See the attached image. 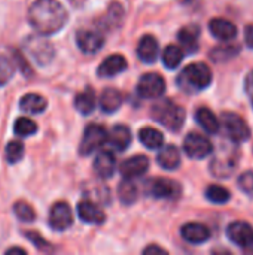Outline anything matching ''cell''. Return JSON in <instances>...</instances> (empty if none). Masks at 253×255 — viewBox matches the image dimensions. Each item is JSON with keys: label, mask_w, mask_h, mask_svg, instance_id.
I'll return each instance as SVG.
<instances>
[{"label": "cell", "mask_w": 253, "mask_h": 255, "mask_svg": "<svg viewBox=\"0 0 253 255\" xmlns=\"http://www.w3.org/2000/svg\"><path fill=\"white\" fill-rule=\"evenodd\" d=\"M239 187L243 193L253 196V172H246L239 178Z\"/></svg>", "instance_id": "38"}, {"label": "cell", "mask_w": 253, "mask_h": 255, "mask_svg": "<svg viewBox=\"0 0 253 255\" xmlns=\"http://www.w3.org/2000/svg\"><path fill=\"white\" fill-rule=\"evenodd\" d=\"M13 133L18 137H30L37 133V124L28 117H19L15 120Z\"/></svg>", "instance_id": "31"}, {"label": "cell", "mask_w": 253, "mask_h": 255, "mask_svg": "<svg viewBox=\"0 0 253 255\" xmlns=\"http://www.w3.org/2000/svg\"><path fill=\"white\" fill-rule=\"evenodd\" d=\"M27 16L30 25L43 36L58 33L69 19L66 7L57 0H34Z\"/></svg>", "instance_id": "1"}, {"label": "cell", "mask_w": 253, "mask_h": 255, "mask_svg": "<svg viewBox=\"0 0 253 255\" xmlns=\"http://www.w3.org/2000/svg\"><path fill=\"white\" fill-rule=\"evenodd\" d=\"M76 45L84 54H95L104 45V37L97 30H79L76 33Z\"/></svg>", "instance_id": "12"}, {"label": "cell", "mask_w": 253, "mask_h": 255, "mask_svg": "<svg viewBox=\"0 0 253 255\" xmlns=\"http://www.w3.org/2000/svg\"><path fill=\"white\" fill-rule=\"evenodd\" d=\"M13 57H15V61H16V63H21V66H19V70H21V72H22V73H24V75L28 78V76H30L33 72H31V67L28 66L27 60L24 58V55H22L21 52H18V51H16V52L13 54Z\"/></svg>", "instance_id": "40"}, {"label": "cell", "mask_w": 253, "mask_h": 255, "mask_svg": "<svg viewBox=\"0 0 253 255\" xmlns=\"http://www.w3.org/2000/svg\"><path fill=\"white\" fill-rule=\"evenodd\" d=\"M177 37H179V43L182 49L188 54H194L198 49L200 28L197 25H188L179 31Z\"/></svg>", "instance_id": "22"}, {"label": "cell", "mask_w": 253, "mask_h": 255, "mask_svg": "<svg viewBox=\"0 0 253 255\" xmlns=\"http://www.w3.org/2000/svg\"><path fill=\"white\" fill-rule=\"evenodd\" d=\"M109 131L100 126V124H89L82 136L81 145H79V152L81 155H89L100 149L104 143H107Z\"/></svg>", "instance_id": "5"}, {"label": "cell", "mask_w": 253, "mask_h": 255, "mask_svg": "<svg viewBox=\"0 0 253 255\" xmlns=\"http://www.w3.org/2000/svg\"><path fill=\"white\" fill-rule=\"evenodd\" d=\"M143 254L145 255H155V254H166V250H163L161 247L158 245H149L148 248L143 250Z\"/></svg>", "instance_id": "42"}, {"label": "cell", "mask_w": 253, "mask_h": 255, "mask_svg": "<svg viewBox=\"0 0 253 255\" xmlns=\"http://www.w3.org/2000/svg\"><path fill=\"white\" fill-rule=\"evenodd\" d=\"M139 139L148 149H160L164 143L161 131H158L154 127H143L139 131Z\"/></svg>", "instance_id": "28"}, {"label": "cell", "mask_w": 253, "mask_h": 255, "mask_svg": "<svg viewBox=\"0 0 253 255\" xmlns=\"http://www.w3.org/2000/svg\"><path fill=\"white\" fill-rule=\"evenodd\" d=\"M245 88H246V93L253 99V70L248 73L246 76V81H245Z\"/></svg>", "instance_id": "43"}, {"label": "cell", "mask_w": 253, "mask_h": 255, "mask_svg": "<svg viewBox=\"0 0 253 255\" xmlns=\"http://www.w3.org/2000/svg\"><path fill=\"white\" fill-rule=\"evenodd\" d=\"M107 143L110 145L112 149L115 151H125L130 143H131V131L127 126H115L110 131H109V137H107Z\"/></svg>", "instance_id": "19"}, {"label": "cell", "mask_w": 253, "mask_h": 255, "mask_svg": "<svg viewBox=\"0 0 253 255\" xmlns=\"http://www.w3.org/2000/svg\"><path fill=\"white\" fill-rule=\"evenodd\" d=\"M19 108L25 114H42L48 108V102L37 93H27L21 97Z\"/></svg>", "instance_id": "23"}, {"label": "cell", "mask_w": 253, "mask_h": 255, "mask_svg": "<svg viewBox=\"0 0 253 255\" xmlns=\"http://www.w3.org/2000/svg\"><path fill=\"white\" fill-rule=\"evenodd\" d=\"M157 161L163 169L174 170L180 166V152L174 145H167L164 148H160Z\"/></svg>", "instance_id": "24"}, {"label": "cell", "mask_w": 253, "mask_h": 255, "mask_svg": "<svg viewBox=\"0 0 253 255\" xmlns=\"http://www.w3.org/2000/svg\"><path fill=\"white\" fill-rule=\"evenodd\" d=\"M122 105V94L116 88H106L100 96V108L106 114H113Z\"/></svg>", "instance_id": "25"}, {"label": "cell", "mask_w": 253, "mask_h": 255, "mask_svg": "<svg viewBox=\"0 0 253 255\" xmlns=\"http://www.w3.org/2000/svg\"><path fill=\"white\" fill-rule=\"evenodd\" d=\"M137 55L143 63H154L158 57V42L154 36L146 34L140 39L137 45Z\"/></svg>", "instance_id": "21"}, {"label": "cell", "mask_w": 253, "mask_h": 255, "mask_svg": "<svg viewBox=\"0 0 253 255\" xmlns=\"http://www.w3.org/2000/svg\"><path fill=\"white\" fill-rule=\"evenodd\" d=\"M22 49L37 66H46L55 57V49L52 43L46 40L43 34L27 36L22 42Z\"/></svg>", "instance_id": "4"}, {"label": "cell", "mask_w": 253, "mask_h": 255, "mask_svg": "<svg viewBox=\"0 0 253 255\" xmlns=\"http://www.w3.org/2000/svg\"><path fill=\"white\" fill-rule=\"evenodd\" d=\"M182 238L191 244H203L210 238V232L204 224L200 223H188L180 229Z\"/></svg>", "instance_id": "20"}, {"label": "cell", "mask_w": 253, "mask_h": 255, "mask_svg": "<svg viewBox=\"0 0 253 255\" xmlns=\"http://www.w3.org/2000/svg\"><path fill=\"white\" fill-rule=\"evenodd\" d=\"M206 197L212 202V203H227L230 200V191L221 185H209L206 190Z\"/></svg>", "instance_id": "34"}, {"label": "cell", "mask_w": 253, "mask_h": 255, "mask_svg": "<svg viewBox=\"0 0 253 255\" xmlns=\"http://www.w3.org/2000/svg\"><path fill=\"white\" fill-rule=\"evenodd\" d=\"M237 166V152L236 149H221L210 163L212 175L218 178L230 176Z\"/></svg>", "instance_id": "8"}, {"label": "cell", "mask_w": 253, "mask_h": 255, "mask_svg": "<svg viewBox=\"0 0 253 255\" xmlns=\"http://www.w3.org/2000/svg\"><path fill=\"white\" fill-rule=\"evenodd\" d=\"M13 214L16 215L18 220L24 223H33L36 220V212L31 205H28L24 200H19L13 205Z\"/></svg>", "instance_id": "33"}, {"label": "cell", "mask_w": 253, "mask_h": 255, "mask_svg": "<svg viewBox=\"0 0 253 255\" xmlns=\"http://www.w3.org/2000/svg\"><path fill=\"white\" fill-rule=\"evenodd\" d=\"M95 105H97V97L94 90L91 88H85L82 93H79L75 97V108L82 115H89L95 109Z\"/></svg>", "instance_id": "27"}, {"label": "cell", "mask_w": 253, "mask_h": 255, "mask_svg": "<svg viewBox=\"0 0 253 255\" xmlns=\"http://www.w3.org/2000/svg\"><path fill=\"white\" fill-rule=\"evenodd\" d=\"M183 149H185V152H186V155L189 158L201 160V158H206V157H209L212 154L213 145L206 136L198 134V133H189L185 137Z\"/></svg>", "instance_id": "7"}, {"label": "cell", "mask_w": 253, "mask_h": 255, "mask_svg": "<svg viewBox=\"0 0 253 255\" xmlns=\"http://www.w3.org/2000/svg\"><path fill=\"white\" fill-rule=\"evenodd\" d=\"M209 30L213 37H216L222 42H230L237 36V27L225 18L212 19L209 22Z\"/></svg>", "instance_id": "16"}, {"label": "cell", "mask_w": 253, "mask_h": 255, "mask_svg": "<svg viewBox=\"0 0 253 255\" xmlns=\"http://www.w3.org/2000/svg\"><path fill=\"white\" fill-rule=\"evenodd\" d=\"M148 193L155 199H173L180 193V187L171 179L157 178L149 182Z\"/></svg>", "instance_id": "13"}, {"label": "cell", "mask_w": 253, "mask_h": 255, "mask_svg": "<svg viewBox=\"0 0 253 255\" xmlns=\"http://www.w3.org/2000/svg\"><path fill=\"white\" fill-rule=\"evenodd\" d=\"M76 211L78 217L86 224H103L106 220V214L101 211V208L89 199L79 202Z\"/></svg>", "instance_id": "14"}, {"label": "cell", "mask_w": 253, "mask_h": 255, "mask_svg": "<svg viewBox=\"0 0 253 255\" xmlns=\"http://www.w3.org/2000/svg\"><path fill=\"white\" fill-rule=\"evenodd\" d=\"M13 73H15L13 61L7 58L6 55L0 54V87L10 82V79L13 78Z\"/></svg>", "instance_id": "35"}, {"label": "cell", "mask_w": 253, "mask_h": 255, "mask_svg": "<svg viewBox=\"0 0 253 255\" xmlns=\"http://www.w3.org/2000/svg\"><path fill=\"white\" fill-rule=\"evenodd\" d=\"M195 120L209 134H215L221 128V123L218 117L209 108H200L195 114Z\"/></svg>", "instance_id": "26"}, {"label": "cell", "mask_w": 253, "mask_h": 255, "mask_svg": "<svg viewBox=\"0 0 253 255\" xmlns=\"http://www.w3.org/2000/svg\"><path fill=\"white\" fill-rule=\"evenodd\" d=\"M245 40L249 48H253V24L246 25L245 28Z\"/></svg>", "instance_id": "41"}, {"label": "cell", "mask_w": 253, "mask_h": 255, "mask_svg": "<svg viewBox=\"0 0 253 255\" xmlns=\"http://www.w3.org/2000/svg\"><path fill=\"white\" fill-rule=\"evenodd\" d=\"M148 167H149V160L145 155H134V157L127 158L119 166V172L127 179H136L145 175Z\"/></svg>", "instance_id": "15"}, {"label": "cell", "mask_w": 253, "mask_h": 255, "mask_svg": "<svg viewBox=\"0 0 253 255\" xmlns=\"http://www.w3.org/2000/svg\"><path fill=\"white\" fill-rule=\"evenodd\" d=\"M94 170L103 179L112 178L116 170V158H115L113 152L112 151L98 152L94 160Z\"/></svg>", "instance_id": "17"}, {"label": "cell", "mask_w": 253, "mask_h": 255, "mask_svg": "<svg viewBox=\"0 0 253 255\" xmlns=\"http://www.w3.org/2000/svg\"><path fill=\"white\" fill-rule=\"evenodd\" d=\"M24 154H25V148H24V143L19 140H10L4 148V157L9 164L19 163L22 160Z\"/></svg>", "instance_id": "32"}, {"label": "cell", "mask_w": 253, "mask_h": 255, "mask_svg": "<svg viewBox=\"0 0 253 255\" xmlns=\"http://www.w3.org/2000/svg\"><path fill=\"white\" fill-rule=\"evenodd\" d=\"M49 226L55 232H64L73 224V214L66 202H57L49 211Z\"/></svg>", "instance_id": "11"}, {"label": "cell", "mask_w": 253, "mask_h": 255, "mask_svg": "<svg viewBox=\"0 0 253 255\" xmlns=\"http://www.w3.org/2000/svg\"><path fill=\"white\" fill-rule=\"evenodd\" d=\"M118 196H119V200L124 205H131V203H134L137 200L139 191H137V187L133 182V179L124 178V181L118 187Z\"/></svg>", "instance_id": "30"}, {"label": "cell", "mask_w": 253, "mask_h": 255, "mask_svg": "<svg viewBox=\"0 0 253 255\" xmlns=\"http://www.w3.org/2000/svg\"><path fill=\"white\" fill-rule=\"evenodd\" d=\"M227 236L228 239L245 250H253V227L245 221H234L228 226L227 229Z\"/></svg>", "instance_id": "9"}, {"label": "cell", "mask_w": 253, "mask_h": 255, "mask_svg": "<svg viewBox=\"0 0 253 255\" xmlns=\"http://www.w3.org/2000/svg\"><path fill=\"white\" fill-rule=\"evenodd\" d=\"M252 100H253V99H252Z\"/></svg>", "instance_id": "45"}, {"label": "cell", "mask_w": 253, "mask_h": 255, "mask_svg": "<svg viewBox=\"0 0 253 255\" xmlns=\"http://www.w3.org/2000/svg\"><path fill=\"white\" fill-rule=\"evenodd\" d=\"M127 69V60L121 54H113L104 58L97 70L98 76L101 78H112Z\"/></svg>", "instance_id": "18"}, {"label": "cell", "mask_w": 253, "mask_h": 255, "mask_svg": "<svg viewBox=\"0 0 253 255\" xmlns=\"http://www.w3.org/2000/svg\"><path fill=\"white\" fill-rule=\"evenodd\" d=\"M152 118L171 131H179L185 123V111L173 100H160L152 106Z\"/></svg>", "instance_id": "3"}, {"label": "cell", "mask_w": 253, "mask_h": 255, "mask_svg": "<svg viewBox=\"0 0 253 255\" xmlns=\"http://www.w3.org/2000/svg\"><path fill=\"white\" fill-rule=\"evenodd\" d=\"M137 91L145 99H158L166 91V81L158 73H145L137 84Z\"/></svg>", "instance_id": "10"}, {"label": "cell", "mask_w": 253, "mask_h": 255, "mask_svg": "<svg viewBox=\"0 0 253 255\" xmlns=\"http://www.w3.org/2000/svg\"><path fill=\"white\" fill-rule=\"evenodd\" d=\"M212 70L204 63H192L186 66L179 75L177 84L186 93H197L212 84Z\"/></svg>", "instance_id": "2"}, {"label": "cell", "mask_w": 253, "mask_h": 255, "mask_svg": "<svg viewBox=\"0 0 253 255\" xmlns=\"http://www.w3.org/2000/svg\"><path fill=\"white\" fill-rule=\"evenodd\" d=\"M221 120H222L221 126L224 127V131L230 140L239 143V142H245L249 139L251 130L242 117H239L237 114H233V112H225L221 117Z\"/></svg>", "instance_id": "6"}, {"label": "cell", "mask_w": 253, "mask_h": 255, "mask_svg": "<svg viewBox=\"0 0 253 255\" xmlns=\"http://www.w3.org/2000/svg\"><path fill=\"white\" fill-rule=\"evenodd\" d=\"M6 254H27V251L24 248H19V247H13V248H9L6 251Z\"/></svg>", "instance_id": "44"}, {"label": "cell", "mask_w": 253, "mask_h": 255, "mask_svg": "<svg viewBox=\"0 0 253 255\" xmlns=\"http://www.w3.org/2000/svg\"><path fill=\"white\" fill-rule=\"evenodd\" d=\"M24 235H25V238H27L28 241H31V244H34V247H36L37 250H40V251H49V250H52V247L49 245V242L45 241L39 233L27 230Z\"/></svg>", "instance_id": "37"}, {"label": "cell", "mask_w": 253, "mask_h": 255, "mask_svg": "<svg viewBox=\"0 0 253 255\" xmlns=\"http://www.w3.org/2000/svg\"><path fill=\"white\" fill-rule=\"evenodd\" d=\"M183 49L177 45H169L163 52V63L167 69H176L183 60Z\"/></svg>", "instance_id": "29"}, {"label": "cell", "mask_w": 253, "mask_h": 255, "mask_svg": "<svg viewBox=\"0 0 253 255\" xmlns=\"http://www.w3.org/2000/svg\"><path fill=\"white\" fill-rule=\"evenodd\" d=\"M122 16H124V9L118 4V3H113L107 12V19H109V24H115L118 25L121 21H122Z\"/></svg>", "instance_id": "39"}, {"label": "cell", "mask_w": 253, "mask_h": 255, "mask_svg": "<svg viewBox=\"0 0 253 255\" xmlns=\"http://www.w3.org/2000/svg\"><path fill=\"white\" fill-rule=\"evenodd\" d=\"M239 52V46H234V45H227V46H221V48H216L212 51V58L215 61H225L231 57H234L236 54Z\"/></svg>", "instance_id": "36"}]
</instances>
